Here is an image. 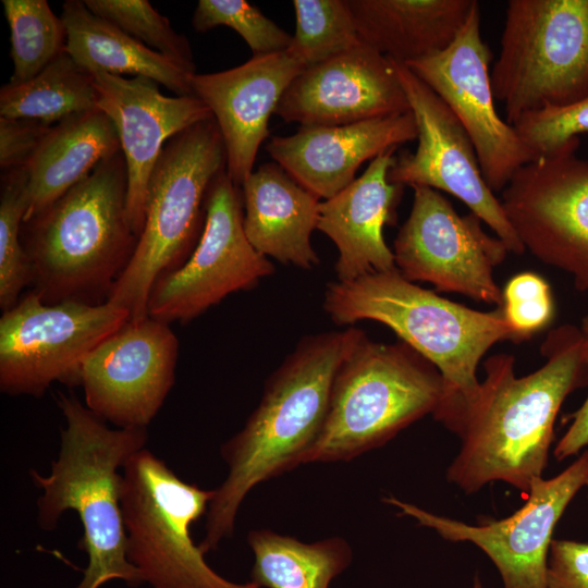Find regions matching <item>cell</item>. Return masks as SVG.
<instances>
[{"instance_id":"obj_1","label":"cell","mask_w":588,"mask_h":588,"mask_svg":"<svg viewBox=\"0 0 588 588\" xmlns=\"http://www.w3.org/2000/svg\"><path fill=\"white\" fill-rule=\"evenodd\" d=\"M544 364L517 377L507 353L488 357L485 379L456 434L462 444L446 480L466 494L501 481L527 492L542 477L562 404L588 384L579 327L551 329L541 344Z\"/></svg>"},{"instance_id":"obj_2","label":"cell","mask_w":588,"mask_h":588,"mask_svg":"<svg viewBox=\"0 0 588 588\" xmlns=\"http://www.w3.org/2000/svg\"><path fill=\"white\" fill-rule=\"evenodd\" d=\"M364 331L350 327L304 336L266 381L244 427L221 445L228 466L206 514L204 554L234 531L247 494L303 464L326 419L334 377Z\"/></svg>"},{"instance_id":"obj_3","label":"cell","mask_w":588,"mask_h":588,"mask_svg":"<svg viewBox=\"0 0 588 588\" xmlns=\"http://www.w3.org/2000/svg\"><path fill=\"white\" fill-rule=\"evenodd\" d=\"M323 309L339 326L383 323L429 360L443 381L432 416L455 434L478 393L480 360L495 343L513 340L501 307L469 308L408 281L397 269L328 283Z\"/></svg>"},{"instance_id":"obj_4","label":"cell","mask_w":588,"mask_h":588,"mask_svg":"<svg viewBox=\"0 0 588 588\" xmlns=\"http://www.w3.org/2000/svg\"><path fill=\"white\" fill-rule=\"evenodd\" d=\"M58 404L65 420L58 458L48 476L29 470L34 485L44 491L37 500V523L52 531L64 512L78 515L83 526L78 548L88 563L75 588H100L112 579L138 587L145 583L126 555L119 469L145 449L147 429L109 428L73 394L60 393Z\"/></svg>"},{"instance_id":"obj_5","label":"cell","mask_w":588,"mask_h":588,"mask_svg":"<svg viewBox=\"0 0 588 588\" xmlns=\"http://www.w3.org/2000/svg\"><path fill=\"white\" fill-rule=\"evenodd\" d=\"M122 151L23 221L21 238L34 291L47 304L107 302L137 244L126 208Z\"/></svg>"},{"instance_id":"obj_6","label":"cell","mask_w":588,"mask_h":588,"mask_svg":"<svg viewBox=\"0 0 588 588\" xmlns=\"http://www.w3.org/2000/svg\"><path fill=\"white\" fill-rule=\"evenodd\" d=\"M225 170L226 150L213 117L166 143L149 179L143 231L107 299L125 308L132 321L148 317L156 282L180 268L195 249L206 223L209 191Z\"/></svg>"},{"instance_id":"obj_7","label":"cell","mask_w":588,"mask_h":588,"mask_svg":"<svg viewBox=\"0 0 588 588\" xmlns=\"http://www.w3.org/2000/svg\"><path fill=\"white\" fill-rule=\"evenodd\" d=\"M443 396L439 370L403 341L365 333L340 366L321 430L303 460L351 461L433 414Z\"/></svg>"},{"instance_id":"obj_8","label":"cell","mask_w":588,"mask_h":588,"mask_svg":"<svg viewBox=\"0 0 588 588\" xmlns=\"http://www.w3.org/2000/svg\"><path fill=\"white\" fill-rule=\"evenodd\" d=\"M491 86L512 126L588 97V0H510Z\"/></svg>"},{"instance_id":"obj_9","label":"cell","mask_w":588,"mask_h":588,"mask_svg":"<svg viewBox=\"0 0 588 588\" xmlns=\"http://www.w3.org/2000/svg\"><path fill=\"white\" fill-rule=\"evenodd\" d=\"M121 506L126 555L154 588H260L216 573L191 535L213 490L182 480L147 449L122 468Z\"/></svg>"},{"instance_id":"obj_10","label":"cell","mask_w":588,"mask_h":588,"mask_svg":"<svg viewBox=\"0 0 588 588\" xmlns=\"http://www.w3.org/2000/svg\"><path fill=\"white\" fill-rule=\"evenodd\" d=\"M131 320L110 302L45 303L32 290L0 318V390L40 397L54 382L79 384L89 353Z\"/></svg>"},{"instance_id":"obj_11","label":"cell","mask_w":588,"mask_h":588,"mask_svg":"<svg viewBox=\"0 0 588 588\" xmlns=\"http://www.w3.org/2000/svg\"><path fill=\"white\" fill-rule=\"evenodd\" d=\"M579 146L574 136L523 166L500 201L524 248L588 293V160Z\"/></svg>"},{"instance_id":"obj_12","label":"cell","mask_w":588,"mask_h":588,"mask_svg":"<svg viewBox=\"0 0 588 588\" xmlns=\"http://www.w3.org/2000/svg\"><path fill=\"white\" fill-rule=\"evenodd\" d=\"M242 188L223 171L207 198L206 223L195 249L177 269L160 278L148 299V317L186 323L228 295L247 291L274 272L244 231Z\"/></svg>"},{"instance_id":"obj_13","label":"cell","mask_w":588,"mask_h":588,"mask_svg":"<svg viewBox=\"0 0 588 588\" xmlns=\"http://www.w3.org/2000/svg\"><path fill=\"white\" fill-rule=\"evenodd\" d=\"M408 218L393 244L396 269L411 282H429L438 292L457 293L476 302L502 305L493 271L509 253L469 212L460 216L438 191L413 187Z\"/></svg>"},{"instance_id":"obj_14","label":"cell","mask_w":588,"mask_h":588,"mask_svg":"<svg viewBox=\"0 0 588 588\" xmlns=\"http://www.w3.org/2000/svg\"><path fill=\"white\" fill-rule=\"evenodd\" d=\"M588 480V450L559 475L536 478L526 503L512 515L470 525L426 511L393 495L382 501L452 542H470L497 567L504 588H546L553 531Z\"/></svg>"},{"instance_id":"obj_15","label":"cell","mask_w":588,"mask_h":588,"mask_svg":"<svg viewBox=\"0 0 588 588\" xmlns=\"http://www.w3.org/2000/svg\"><path fill=\"white\" fill-rule=\"evenodd\" d=\"M476 1L454 41L444 50L405 64L452 110L476 150L483 179L501 193L512 176L539 156L495 109L492 52L481 36Z\"/></svg>"},{"instance_id":"obj_16","label":"cell","mask_w":588,"mask_h":588,"mask_svg":"<svg viewBox=\"0 0 588 588\" xmlns=\"http://www.w3.org/2000/svg\"><path fill=\"white\" fill-rule=\"evenodd\" d=\"M394 62V61H393ZM417 127V148L395 157L388 179L402 186L443 191L463 201L504 243L509 253L525 248L502 204L486 183L475 147L446 103L405 64L394 62Z\"/></svg>"},{"instance_id":"obj_17","label":"cell","mask_w":588,"mask_h":588,"mask_svg":"<svg viewBox=\"0 0 588 588\" xmlns=\"http://www.w3.org/2000/svg\"><path fill=\"white\" fill-rule=\"evenodd\" d=\"M177 358L170 323L151 317L127 321L82 364L86 407L119 428H146L174 384Z\"/></svg>"},{"instance_id":"obj_18","label":"cell","mask_w":588,"mask_h":588,"mask_svg":"<svg viewBox=\"0 0 588 588\" xmlns=\"http://www.w3.org/2000/svg\"><path fill=\"white\" fill-rule=\"evenodd\" d=\"M93 75L97 108L111 119L118 132L127 170V215L139 237L149 179L166 143L212 114L196 96H166L156 81L145 76L124 77L102 71Z\"/></svg>"},{"instance_id":"obj_19","label":"cell","mask_w":588,"mask_h":588,"mask_svg":"<svg viewBox=\"0 0 588 588\" xmlns=\"http://www.w3.org/2000/svg\"><path fill=\"white\" fill-rule=\"evenodd\" d=\"M408 111L394 62L363 44L302 71L274 114L301 126H339Z\"/></svg>"},{"instance_id":"obj_20","label":"cell","mask_w":588,"mask_h":588,"mask_svg":"<svg viewBox=\"0 0 588 588\" xmlns=\"http://www.w3.org/2000/svg\"><path fill=\"white\" fill-rule=\"evenodd\" d=\"M305 68L286 49L253 56L230 70L191 78L193 95L211 111L226 150V173L240 187L254 171L269 120L283 94Z\"/></svg>"},{"instance_id":"obj_21","label":"cell","mask_w":588,"mask_h":588,"mask_svg":"<svg viewBox=\"0 0 588 588\" xmlns=\"http://www.w3.org/2000/svg\"><path fill=\"white\" fill-rule=\"evenodd\" d=\"M417 139L411 111L339 126H301L274 136L266 149L296 182L319 199H329L354 180L359 167Z\"/></svg>"},{"instance_id":"obj_22","label":"cell","mask_w":588,"mask_h":588,"mask_svg":"<svg viewBox=\"0 0 588 588\" xmlns=\"http://www.w3.org/2000/svg\"><path fill=\"white\" fill-rule=\"evenodd\" d=\"M388 150L372 159L364 173L333 197L320 201L317 230L336 246V281L350 282L372 272L396 270L383 226L394 224L404 186L388 179L395 162Z\"/></svg>"},{"instance_id":"obj_23","label":"cell","mask_w":588,"mask_h":588,"mask_svg":"<svg viewBox=\"0 0 588 588\" xmlns=\"http://www.w3.org/2000/svg\"><path fill=\"white\" fill-rule=\"evenodd\" d=\"M244 231L265 257L309 270L319 264L311 245L320 200L277 162L264 163L242 185Z\"/></svg>"},{"instance_id":"obj_24","label":"cell","mask_w":588,"mask_h":588,"mask_svg":"<svg viewBox=\"0 0 588 588\" xmlns=\"http://www.w3.org/2000/svg\"><path fill=\"white\" fill-rule=\"evenodd\" d=\"M476 0H348L360 41L407 64L446 49Z\"/></svg>"},{"instance_id":"obj_25","label":"cell","mask_w":588,"mask_h":588,"mask_svg":"<svg viewBox=\"0 0 588 588\" xmlns=\"http://www.w3.org/2000/svg\"><path fill=\"white\" fill-rule=\"evenodd\" d=\"M120 150L113 122L98 108L52 125L26 168L27 210L24 221L82 182L100 162Z\"/></svg>"},{"instance_id":"obj_26","label":"cell","mask_w":588,"mask_h":588,"mask_svg":"<svg viewBox=\"0 0 588 588\" xmlns=\"http://www.w3.org/2000/svg\"><path fill=\"white\" fill-rule=\"evenodd\" d=\"M61 19L66 29L65 51L89 73L145 76L176 96L193 95L194 72L151 50L111 22L94 14L82 0H66Z\"/></svg>"},{"instance_id":"obj_27","label":"cell","mask_w":588,"mask_h":588,"mask_svg":"<svg viewBox=\"0 0 588 588\" xmlns=\"http://www.w3.org/2000/svg\"><path fill=\"white\" fill-rule=\"evenodd\" d=\"M247 542L255 559L250 581L260 588H329L353 558L340 537L305 543L270 529H254Z\"/></svg>"},{"instance_id":"obj_28","label":"cell","mask_w":588,"mask_h":588,"mask_svg":"<svg viewBox=\"0 0 588 588\" xmlns=\"http://www.w3.org/2000/svg\"><path fill=\"white\" fill-rule=\"evenodd\" d=\"M97 109L94 75L62 52L34 77L0 88V118L28 119L54 125Z\"/></svg>"},{"instance_id":"obj_29","label":"cell","mask_w":588,"mask_h":588,"mask_svg":"<svg viewBox=\"0 0 588 588\" xmlns=\"http://www.w3.org/2000/svg\"><path fill=\"white\" fill-rule=\"evenodd\" d=\"M2 7L10 28V82H25L65 51L66 29L46 0H2Z\"/></svg>"},{"instance_id":"obj_30","label":"cell","mask_w":588,"mask_h":588,"mask_svg":"<svg viewBox=\"0 0 588 588\" xmlns=\"http://www.w3.org/2000/svg\"><path fill=\"white\" fill-rule=\"evenodd\" d=\"M296 30L287 50L307 69L360 45L348 0H294Z\"/></svg>"},{"instance_id":"obj_31","label":"cell","mask_w":588,"mask_h":588,"mask_svg":"<svg viewBox=\"0 0 588 588\" xmlns=\"http://www.w3.org/2000/svg\"><path fill=\"white\" fill-rule=\"evenodd\" d=\"M27 210V172L14 169L1 172L0 180V307L12 308L25 286L32 284L29 259L21 231Z\"/></svg>"},{"instance_id":"obj_32","label":"cell","mask_w":588,"mask_h":588,"mask_svg":"<svg viewBox=\"0 0 588 588\" xmlns=\"http://www.w3.org/2000/svg\"><path fill=\"white\" fill-rule=\"evenodd\" d=\"M96 15L111 22L151 50L196 73L188 39L147 0H83Z\"/></svg>"},{"instance_id":"obj_33","label":"cell","mask_w":588,"mask_h":588,"mask_svg":"<svg viewBox=\"0 0 588 588\" xmlns=\"http://www.w3.org/2000/svg\"><path fill=\"white\" fill-rule=\"evenodd\" d=\"M192 24L200 33L217 26L234 29L245 40L253 56L284 51L293 38L245 0H199Z\"/></svg>"},{"instance_id":"obj_34","label":"cell","mask_w":588,"mask_h":588,"mask_svg":"<svg viewBox=\"0 0 588 588\" xmlns=\"http://www.w3.org/2000/svg\"><path fill=\"white\" fill-rule=\"evenodd\" d=\"M500 307L515 343L526 341L547 328L555 315L551 286L535 272L512 277L502 291Z\"/></svg>"},{"instance_id":"obj_35","label":"cell","mask_w":588,"mask_h":588,"mask_svg":"<svg viewBox=\"0 0 588 588\" xmlns=\"http://www.w3.org/2000/svg\"><path fill=\"white\" fill-rule=\"evenodd\" d=\"M513 127L538 156L546 155L567 139L588 132V97L567 107L527 113Z\"/></svg>"},{"instance_id":"obj_36","label":"cell","mask_w":588,"mask_h":588,"mask_svg":"<svg viewBox=\"0 0 588 588\" xmlns=\"http://www.w3.org/2000/svg\"><path fill=\"white\" fill-rule=\"evenodd\" d=\"M51 126L35 120L0 118L1 172L26 169Z\"/></svg>"},{"instance_id":"obj_37","label":"cell","mask_w":588,"mask_h":588,"mask_svg":"<svg viewBox=\"0 0 588 588\" xmlns=\"http://www.w3.org/2000/svg\"><path fill=\"white\" fill-rule=\"evenodd\" d=\"M546 588H588V542L552 540Z\"/></svg>"},{"instance_id":"obj_38","label":"cell","mask_w":588,"mask_h":588,"mask_svg":"<svg viewBox=\"0 0 588 588\" xmlns=\"http://www.w3.org/2000/svg\"><path fill=\"white\" fill-rule=\"evenodd\" d=\"M579 330L588 365V315L581 318ZM567 420H572V422L553 450V455L559 462L577 455L588 448V395L580 407L567 416Z\"/></svg>"},{"instance_id":"obj_39","label":"cell","mask_w":588,"mask_h":588,"mask_svg":"<svg viewBox=\"0 0 588 588\" xmlns=\"http://www.w3.org/2000/svg\"><path fill=\"white\" fill-rule=\"evenodd\" d=\"M473 588H483L478 575L474 578Z\"/></svg>"},{"instance_id":"obj_40","label":"cell","mask_w":588,"mask_h":588,"mask_svg":"<svg viewBox=\"0 0 588 588\" xmlns=\"http://www.w3.org/2000/svg\"><path fill=\"white\" fill-rule=\"evenodd\" d=\"M585 487H586V488H587V490H588V480H587V482H586V486H585Z\"/></svg>"}]
</instances>
